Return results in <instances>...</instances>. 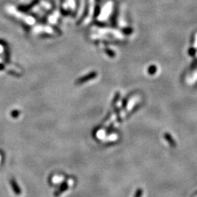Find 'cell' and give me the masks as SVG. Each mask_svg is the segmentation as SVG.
Here are the masks:
<instances>
[{"mask_svg": "<svg viewBox=\"0 0 197 197\" xmlns=\"http://www.w3.org/2000/svg\"><path fill=\"white\" fill-rule=\"evenodd\" d=\"M9 184L11 185V188L13 189V191H14V193L16 194V195L19 196L21 194V189L20 188V186L18 185V183L16 182V180L14 178L10 179L9 180Z\"/></svg>", "mask_w": 197, "mask_h": 197, "instance_id": "1", "label": "cell"}, {"mask_svg": "<svg viewBox=\"0 0 197 197\" xmlns=\"http://www.w3.org/2000/svg\"><path fill=\"white\" fill-rule=\"evenodd\" d=\"M68 187H69V185L67 184L66 183H63V184L61 185L60 188L58 190V191H56L55 192V194H54V196L56 197H58L59 196L61 195V194H62L63 192H64L65 191H66V190L68 189Z\"/></svg>", "mask_w": 197, "mask_h": 197, "instance_id": "2", "label": "cell"}, {"mask_svg": "<svg viewBox=\"0 0 197 197\" xmlns=\"http://www.w3.org/2000/svg\"><path fill=\"white\" fill-rule=\"evenodd\" d=\"M142 193H143V191L141 188H139L137 190L135 193V195H134V197H141L142 196Z\"/></svg>", "mask_w": 197, "mask_h": 197, "instance_id": "3", "label": "cell"}]
</instances>
